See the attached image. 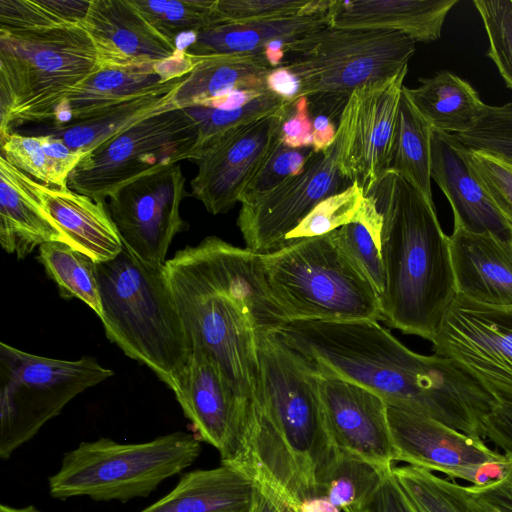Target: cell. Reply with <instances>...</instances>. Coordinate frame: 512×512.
<instances>
[{"instance_id": "6da1fadb", "label": "cell", "mask_w": 512, "mask_h": 512, "mask_svg": "<svg viewBox=\"0 0 512 512\" xmlns=\"http://www.w3.org/2000/svg\"><path fill=\"white\" fill-rule=\"evenodd\" d=\"M277 333L316 371L484 440V420L498 399L455 360L415 353L371 319L288 321Z\"/></svg>"}, {"instance_id": "9f6ffc18", "label": "cell", "mask_w": 512, "mask_h": 512, "mask_svg": "<svg viewBox=\"0 0 512 512\" xmlns=\"http://www.w3.org/2000/svg\"><path fill=\"white\" fill-rule=\"evenodd\" d=\"M0 512H41V511H39L37 508H35L34 506H31V505L27 506V507H23V508H15V507H11V506H8L5 504H1Z\"/></svg>"}, {"instance_id": "9a60e30c", "label": "cell", "mask_w": 512, "mask_h": 512, "mask_svg": "<svg viewBox=\"0 0 512 512\" xmlns=\"http://www.w3.org/2000/svg\"><path fill=\"white\" fill-rule=\"evenodd\" d=\"M188 196L180 164L142 176L109 197L108 209L124 246L141 260L164 266L173 238L186 229L180 204Z\"/></svg>"}, {"instance_id": "4dcf8cb0", "label": "cell", "mask_w": 512, "mask_h": 512, "mask_svg": "<svg viewBox=\"0 0 512 512\" xmlns=\"http://www.w3.org/2000/svg\"><path fill=\"white\" fill-rule=\"evenodd\" d=\"M404 90L432 129L448 134L471 130L487 107L467 81L448 70L419 78L417 87Z\"/></svg>"}, {"instance_id": "4fadbf2b", "label": "cell", "mask_w": 512, "mask_h": 512, "mask_svg": "<svg viewBox=\"0 0 512 512\" xmlns=\"http://www.w3.org/2000/svg\"><path fill=\"white\" fill-rule=\"evenodd\" d=\"M387 415L396 462L441 472L472 486L497 482L512 468V453L502 454L483 439L436 419L389 405Z\"/></svg>"}, {"instance_id": "c3c4849f", "label": "cell", "mask_w": 512, "mask_h": 512, "mask_svg": "<svg viewBox=\"0 0 512 512\" xmlns=\"http://www.w3.org/2000/svg\"><path fill=\"white\" fill-rule=\"evenodd\" d=\"M358 512H416L395 479L392 468L386 470L371 496Z\"/></svg>"}, {"instance_id": "44dd1931", "label": "cell", "mask_w": 512, "mask_h": 512, "mask_svg": "<svg viewBox=\"0 0 512 512\" xmlns=\"http://www.w3.org/2000/svg\"><path fill=\"white\" fill-rule=\"evenodd\" d=\"M196 58L183 49L173 58L126 68H99L71 90L56 109L54 125L92 117L108 107L188 75Z\"/></svg>"}, {"instance_id": "8fae6325", "label": "cell", "mask_w": 512, "mask_h": 512, "mask_svg": "<svg viewBox=\"0 0 512 512\" xmlns=\"http://www.w3.org/2000/svg\"><path fill=\"white\" fill-rule=\"evenodd\" d=\"M197 141V121L186 109L156 113L89 151L69 175L67 186L105 201L142 176L191 161Z\"/></svg>"}, {"instance_id": "8d00e7d4", "label": "cell", "mask_w": 512, "mask_h": 512, "mask_svg": "<svg viewBox=\"0 0 512 512\" xmlns=\"http://www.w3.org/2000/svg\"><path fill=\"white\" fill-rule=\"evenodd\" d=\"M91 0H0V29H51L82 24Z\"/></svg>"}, {"instance_id": "f6af8a7d", "label": "cell", "mask_w": 512, "mask_h": 512, "mask_svg": "<svg viewBox=\"0 0 512 512\" xmlns=\"http://www.w3.org/2000/svg\"><path fill=\"white\" fill-rule=\"evenodd\" d=\"M462 154L512 230V165L490 155L472 151L463 144Z\"/></svg>"}, {"instance_id": "11a10c76", "label": "cell", "mask_w": 512, "mask_h": 512, "mask_svg": "<svg viewBox=\"0 0 512 512\" xmlns=\"http://www.w3.org/2000/svg\"><path fill=\"white\" fill-rule=\"evenodd\" d=\"M256 484L269 495L279 512H297V508L292 506L283 497L271 490L269 487L259 483Z\"/></svg>"}, {"instance_id": "bcb514c9", "label": "cell", "mask_w": 512, "mask_h": 512, "mask_svg": "<svg viewBox=\"0 0 512 512\" xmlns=\"http://www.w3.org/2000/svg\"><path fill=\"white\" fill-rule=\"evenodd\" d=\"M1 156L37 182L51 186L48 159L41 135L11 132L0 137Z\"/></svg>"}, {"instance_id": "7bdbcfd3", "label": "cell", "mask_w": 512, "mask_h": 512, "mask_svg": "<svg viewBox=\"0 0 512 512\" xmlns=\"http://www.w3.org/2000/svg\"><path fill=\"white\" fill-rule=\"evenodd\" d=\"M485 28L493 61L507 88L512 90V1L474 0Z\"/></svg>"}, {"instance_id": "f35d334b", "label": "cell", "mask_w": 512, "mask_h": 512, "mask_svg": "<svg viewBox=\"0 0 512 512\" xmlns=\"http://www.w3.org/2000/svg\"><path fill=\"white\" fill-rule=\"evenodd\" d=\"M289 104L266 90L259 97L238 108L208 106L184 108L195 118L198 124V141L193 158L199 151L226 133L270 115Z\"/></svg>"}, {"instance_id": "e0dca14e", "label": "cell", "mask_w": 512, "mask_h": 512, "mask_svg": "<svg viewBox=\"0 0 512 512\" xmlns=\"http://www.w3.org/2000/svg\"><path fill=\"white\" fill-rule=\"evenodd\" d=\"M316 373L327 430L336 450L380 470L392 468L396 455L387 403L354 382Z\"/></svg>"}, {"instance_id": "d4e9b609", "label": "cell", "mask_w": 512, "mask_h": 512, "mask_svg": "<svg viewBox=\"0 0 512 512\" xmlns=\"http://www.w3.org/2000/svg\"><path fill=\"white\" fill-rule=\"evenodd\" d=\"M459 0H331L329 26L402 33L415 42L440 39L443 24Z\"/></svg>"}, {"instance_id": "e575fe53", "label": "cell", "mask_w": 512, "mask_h": 512, "mask_svg": "<svg viewBox=\"0 0 512 512\" xmlns=\"http://www.w3.org/2000/svg\"><path fill=\"white\" fill-rule=\"evenodd\" d=\"M385 471L338 451L321 482L318 497L327 499L342 512H358Z\"/></svg>"}, {"instance_id": "816d5d0a", "label": "cell", "mask_w": 512, "mask_h": 512, "mask_svg": "<svg viewBox=\"0 0 512 512\" xmlns=\"http://www.w3.org/2000/svg\"><path fill=\"white\" fill-rule=\"evenodd\" d=\"M313 122V145L315 153L327 151L335 142L337 127L326 114H318L312 119Z\"/></svg>"}, {"instance_id": "9c48e42d", "label": "cell", "mask_w": 512, "mask_h": 512, "mask_svg": "<svg viewBox=\"0 0 512 512\" xmlns=\"http://www.w3.org/2000/svg\"><path fill=\"white\" fill-rule=\"evenodd\" d=\"M414 53L415 41L399 32L328 25L290 43L284 65L301 79L300 97L348 99L398 74Z\"/></svg>"}, {"instance_id": "681fc988", "label": "cell", "mask_w": 512, "mask_h": 512, "mask_svg": "<svg viewBox=\"0 0 512 512\" xmlns=\"http://www.w3.org/2000/svg\"><path fill=\"white\" fill-rule=\"evenodd\" d=\"M466 488L487 507L497 512H512V468L497 482Z\"/></svg>"}, {"instance_id": "74e56055", "label": "cell", "mask_w": 512, "mask_h": 512, "mask_svg": "<svg viewBox=\"0 0 512 512\" xmlns=\"http://www.w3.org/2000/svg\"><path fill=\"white\" fill-rule=\"evenodd\" d=\"M217 0H131L142 16L164 37L176 43L183 33L195 34L218 24Z\"/></svg>"}, {"instance_id": "52a82bcc", "label": "cell", "mask_w": 512, "mask_h": 512, "mask_svg": "<svg viewBox=\"0 0 512 512\" xmlns=\"http://www.w3.org/2000/svg\"><path fill=\"white\" fill-rule=\"evenodd\" d=\"M99 68L82 24L0 29V137L18 125L52 120L67 94Z\"/></svg>"}, {"instance_id": "ab89813d", "label": "cell", "mask_w": 512, "mask_h": 512, "mask_svg": "<svg viewBox=\"0 0 512 512\" xmlns=\"http://www.w3.org/2000/svg\"><path fill=\"white\" fill-rule=\"evenodd\" d=\"M365 199L358 181L345 190L320 201L302 221L287 234L285 242L329 234L357 219Z\"/></svg>"}, {"instance_id": "d6986e66", "label": "cell", "mask_w": 512, "mask_h": 512, "mask_svg": "<svg viewBox=\"0 0 512 512\" xmlns=\"http://www.w3.org/2000/svg\"><path fill=\"white\" fill-rule=\"evenodd\" d=\"M82 25L94 44L100 68L159 63L181 51L142 16L131 0H91Z\"/></svg>"}, {"instance_id": "ac0fdd59", "label": "cell", "mask_w": 512, "mask_h": 512, "mask_svg": "<svg viewBox=\"0 0 512 512\" xmlns=\"http://www.w3.org/2000/svg\"><path fill=\"white\" fill-rule=\"evenodd\" d=\"M171 390L194 434L218 450L223 464L231 463L238 448L245 401L217 363L203 350L193 348Z\"/></svg>"}, {"instance_id": "f1b7e54d", "label": "cell", "mask_w": 512, "mask_h": 512, "mask_svg": "<svg viewBox=\"0 0 512 512\" xmlns=\"http://www.w3.org/2000/svg\"><path fill=\"white\" fill-rule=\"evenodd\" d=\"M187 77L174 79L146 93L108 107L100 113L65 125H53L47 133L71 149L88 153L115 135L156 113L177 108L174 97Z\"/></svg>"}, {"instance_id": "8992f818", "label": "cell", "mask_w": 512, "mask_h": 512, "mask_svg": "<svg viewBox=\"0 0 512 512\" xmlns=\"http://www.w3.org/2000/svg\"><path fill=\"white\" fill-rule=\"evenodd\" d=\"M274 301L288 321H381L380 295L335 232L261 254Z\"/></svg>"}, {"instance_id": "cb8c5ba5", "label": "cell", "mask_w": 512, "mask_h": 512, "mask_svg": "<svg viewBox=\"0 0 512 512\" xmlns=\"http://www.w3.org/2000/svg\"><path fill=\"white\" fill-rule=\"evenodd\" d=\"M42 186L0 156V244L19 260L47 242L71 246L45 206Z\"/></svg>"}, {"instance_id": "7a4b0ae2", "label": "cell", "mask_w": 512, "mask_h": 512, "mask_svg": "<svg viewBox=\"0 0 512 512\" xmlns=\"http://www.w3.org/2000/svg\"><path fill=\"white\" fill-rule=\"evenodd\" d=\"M165 271L192 349L206 352L244 401L259 397L257 335L288 322L269 291L261 254L208 236Z\"/></svg>"}, {"instance_id": "db71d44e", "label": "cell", "mask_w": 512, "mask_h": 512, "mask_svg": "<svg viewBox=\"0 0 512 512\" xmlns=\"http://www.w3.org/2000/svg\"><path fill=\"white\" fill-rule=\"evenodd\" d=\"M253 512H279L269 495L258 485Z\"/></svg>"}, {"instance_id": "3957f363", "label": "cell", "mask_w": 512, "mask_h": 512, "mask_svg": "<svg viewBox=\"0 0 512 512\" xmlns=\"http://www.w3.org/2000/svg\"><path fill=\"white\" fill-rule=\"evenodd\" d=\"M260 392L244 402L237 466L295 508L318 497L337 450L315 369L278 333L257 335Z\"/></svg>"}, {"instance_id": "7dc6e473", "label": "cell", "mask_w": 512, "mask_h": 512, "mask_svg": "<svg viewBox=\"0 0 512 512\" xmlns=\"http://www.w3.org/2000/svg\"><path fill=\"white\" fill-rule=\"evenodd\" d=\"M279 137L290 148H312L313 122L308 97H300L290 105L280 126Z\"/></svg>"}, {"instance_id": "83f0119b", "label": "cell", "mask_w": 512, "mask_h": 512, "mask_svg": "<svg viewBox=\"0 0 512 512\" xmlns=\"http://www.w3.org/2000/svg\"><path fill=\"white\" fill-rule=\"evenodd\" d=\"M329 25L327 13L297 15L251 22L221 23L193 34L183 50L194 58L227 54H262L280 38L297 40Z\"/></svg>"}, {"instance_id": "ba28073f", "label": "cell", "mask_w": 512, "mask_h": 512, "mask_svg": "<svg viewBox=\"0 0 512 512\" xmlns=\"http://www.w3.org/2000/svg\"><path fill=\"white\" fill-rule=\"evenodd\" d=\"M200 452L201 440L183 431L142 443L84 441L64 455L60 469L48 480L49 492L61 500L88 496L126 502L147 497L164 480L189 467Z\"/></svg>"}, {"instance_id": "836d02e7", "label": "cell", "mask_w": 512, "mask_h": 512, "mask_svg": "<svg viewBox=\"0 0 512 512\" xmlns=\"http://www.w3.org/2000/svg\"><path fill=\"white\" fill-rule=\"evenodd\" d=\"M38 261L64 299L77 298L99 317L102 315L96 262L64 242H47L38 248Z\"/></svg>"}, {"instance_id": "4316f807", "label": "cell", "mask_w": 512, "mask_h": 512, "mask_svg": "<svg viewBox=\"0 0 512 512\" xmlns=\"http://www.w3.org/2000/svg\"><path fill=\"white\" fill-rule=\"evenodd\" d=\"M45 206L71 246L96 263L117 257L124 249L105 201L77 193L68 186H42Z\"/></svg>"}, {"instance_id": "5b68a950", "label": "cell", "mask_w": 512, "mask_h": 512, "mask_svg": "<svg viewBox=\"0 0 512 512\" xmlns=\"http://www.w3.org/2000/svg\"><path fill=\"white\" fill-rule=\"evenodd\" d=\"M96 269L107 338L171 389L192 346L165 265L145 262L124 246Z\"/></svg>"}, {"instance_id": "d6a6232c", "label": "cell", "mask_w": 512, "mask_h": 512, "mask_svg": "<svg viewBox=\"0 0 512 512\" xmlns=\"http://www.w3.org/2000/svg\"><path fill=\"white\" fill-rule=\"evenodd\" d=\"M392 473L416 512H488L466 486L413 465Z\"/></svg>"}, {"instance_id": "d590c367", "label": "cell", "mask_w": 512, "mask_h": 512, "mask_svg": "<svg viewBox=\"0 0 512 512\" xmlns=\"http://www.w3.org/2000/svg\"><path fill=\"white\" fill-rule=\"evenodd\" d=\"M381 229L382 216L374 200L365 195L357 219L334 231L341 245L371 279L379 295L385 286Z\"/></svg>"}, {"instance_id": "f546056e", "label": "cell", "mask_w": 512, "mask_h": 512, "mask_svg": "<svg viewBox=\"0 0 512 512\" xmlns=\"http://www.w3.org/2000/svg\"><path fill=\"white\" fill-rule=\"evenodd\" d=\"M272 68L263 54H227L196 58L174 97L177 108L202 106L208 101L238 90L266 89Z\"/></svg>"}, {"instance_id": "60d3db41", "label": "cell", "mask_w": 512, "mask_h": 512, "mask_svg": "<svg viewBox=\"0 0 512 512\" xmlns=\"http://www.w3.org/2000/svg\"><path fill=\"white\" fill-rule=\"evenodd\" d=\"M331 0H217L218 24L327 13Z\"/></svg>"}, {"instance_id": "277c9868", "label": "cell", "mask_w": 512, "mask_h": 512, "mask_svg": "<svg viewBox=\"0 0 512 512\" xmlns=\"http://www.w3.org/2000/svg\"><path fill=\"white\" fill-rule=\"evenodd\" d=\"M364 193L382 216L381 321L431 341L457 295L449 236L434 202L389 170Z\"/></svg>"}, {"instance_id": "ffe728a7", "label": "cell", "mask_w": 512, "mask_h": 512, "mask_svg": "<svg viewBox=\"0 0 512 512\" xmlns=\"http://www.w3.org/2000/svg\"><path fill=\"white\" fill-rule=\"evenodd\" d=\"M408 72L357 89L358 107L353 139L341 171L366 191L388 170L399 100Z\"/></svg>"}, {"instance_id": "2e32d148", "label": "cell", "mask_w": 512, "mask_h": 512, "mask_svg": "<svg viewBox=\"0 0 512 512\" xmlns=\"http://www.w3.org/2000/svg\"><path fill=\"white\" fill-rule=\"evenodd\" d=\"M290 105L226 133L196 154L190 195L209 213H226L240 202L277 142Z\"/></svg>"}, {"instance_id": "484cf974", "label": "cell", "mask_w": 512, "mask_h": 512, "mask_svg": "<svg viewBox=\"0 0 512 512\" xmlns=\"http://www.w3.org/2000/svg\"><path fill=\"white\" fill-rule=\"evenodd\" d=\"M257 485L237 466L185 473L164 497L140 512H253Z\"/></svg>"}, {"instance_id": "7402d4cb", "label": "cell", "mask_w": 512, "mask_h": 512, "mask_svg": "<svg viewBox=\"0 0 512 512\" xmlns=\"http://www.w3.org/2000/svg\"><path fill=\"white\" fill-rule=\"evenodd\" d=\"M431 179L451 205L454 228L512 240V230L472 173L463 157L462 144L455 135L433 130Z\"/></svg>"}, {"instance_id": "30bf717a", "label": "cell", "mask_w": 512, "mask_h": 512, "mask_svg": "<svg viewBox=\"0 0 512 512\" xmlns=\"http://www.w3.org/2000/svg\"><path fill=\"white\" fill-rule=\"evenodd\" d=\"M89 356L53 359L0 343V457L30 440L75 396L113 376Z\"/></svg>"}, {"instance_id": "603a6c76", "label": "cell", "mask_w": 512, "mask_h": 512, "mask_svg": "<svg viewBox=\"0 0 512 512\" xmlns=\"http://www.w3.org/2000/svg\"><path fill=\"white\" fill-rule=\"evenodd\" d=\"M449 241L457 295L512 309V240L454 228Z\"/></svg>"}, {"instance_id": "7c38bea8", "label": "cell", "mask_w": 512, "mask_h": 512, "mask_svg": "<svg viewBox=\"0 0 512 512\" xmlns=\"http://www.w3.org/2000/svg\"><path fill=\"white\" fill-rule=\"evenodd\" d=\"M357 107L354 91L341 111L333 145L324 152L313 151L299 175L254 201L241 204L237 226L246 248L264 254L281 247L287 234L320 201L350 185L341 166L353 139Z\"/></svg>"}, {"instance_id": "f5cc1de1", "label": "cell", "mask_w": 512, "mask_h": 512, "mask_svg": "<svg viewBox=\"0 0 512 512\" xmlns=\"http://www.w3.org/2000/svg\"><path fill=\"white\" fill-rule=\"evenodd\" d=\"M297 512H342L330 501L323 497H315L302 501Z\"/></svg>"}, {"instance_id": "f907efd6", "label": "cell", "mask_w": 512, "mask_h": 512, "mask_svg": "<svg viewBox=\"0 0 512 512\" xmlns=\"http://www.w3.org/2000/svg\"><path fill=\"white\" fill-rule=\"evenodd\" d=\"M266 89L285 102L292 104L300 98L301 79L287 66L272 68L266 76Z\"/></svg>"}, {"instance_id": "5bb4252c", "label": "cell", "mask_w": 512, "mask_h": 512, "mask_svg": "<svg viewBox=\"0 0 512 512\" xmlns=\"http://www.w3.org/2000/svg\"><path fill=\"white\" fill-rule=\"evenodd\" d=\"M498 400L512 402V309L483 306L456 295L431 340Z\"/></svg>"}, {"instance_id": "1f68e13d", "label": "cell", "mask_w": 512, "mask_h": 512, "mask_svg": "<svg viewBox=\"0 0 512 512\" xmlns=\"http://www.w3.org/2000/svg\"><path fill=\"white\" fill-rule=\"evenodd\" d=\"M433 129L402 88L388 170L433 202L431 188V138Z\"/></svg>"}, {"instance_id": "b9f144b4", "label": "cell", "mask_w": 512, "mask_h": 512, "mask_svg": "<svg viewBox=\"0 0 512 512\" xmlns=\"http://www.w3.org/2000/svg\"><path fill=\"white\" fill-rule=\"evenodd\" d=\"M455 136L466 148L512 165V103L487 104L480 121L471 130Z\"/></svg>"}, {"instance_id": "ee69618b", "label": "cell", "mask_w": 512, "mask_h": 512, "mask_svg": "<svg viewBox=\"0 0 512 512\" xmlns=\"http://www.w3.org/2000/svg\"><path fill=\"white\" fill-rule=\"evenodd\" d=\"M312 153V148H290L279 137L266 162L246 187L240 203H250L302 173Z\"/></svg>"}]
</instances>
